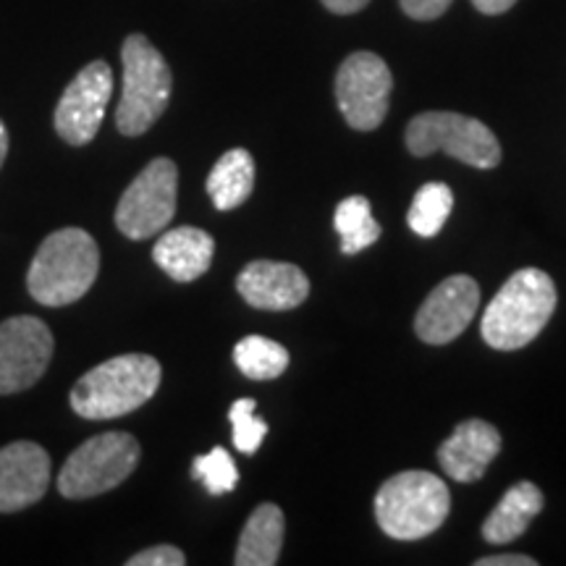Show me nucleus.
<instances>
[{
	"instance_id": "1",
	"label": "nucleus",
	"mask_w": 566,
	"mask_h": 566,
	"mask_svg": "<svg viewBox=\"0 0 566 566\" xmlns=\"http://www.w3.org/2000/svg\"><path fill=\"white\" fill-rule=\"evenodd\" d=\"M163 378L150 354H122L92 367L71 388V409L84 420H116L153 399Z\"/></svg>"
},
{
	"instance_id": "2",
	"label": "nucleus",
	"mask_w": 566,
	"mask_h": 566,
	"mask_svg": "<svg viewBox=\"0 0 566 566\" xmlns=\"http://www.w3.org/2000/svg\"><path fill=\"white\" fill-rule=\"evenodd\" d=\"M101 273V250L84 229L53 231L34 254L27 289L45 307H66L90 292Z\"/></svg>"
},
{
	"instance_id": "3",
	"label": "nucleus",
	"mask_w": 566,
	"mask_h": 566,
	"mask_svg": "<svg viewBox=\"0 0 566 566\" xmlns=\"http://www.w3.org/2000/svg\"><path fill=\"white\" fill-rule=\"evenodd\" d=\"M556 283L548 273L522 268L488 304L480 334L493 349H522L546 328L556 310Z\"/></svg>"
},
{
	"instance_id": "4",
	"label": "nucleus",
	"mask_w": 566,
	"mask_h": 566,
	"mask_svg": "<svg viewBox=\"0 0 566 566\" xmlns=\"http://www.w3.org/2000/svg\"><path fill=\"white\" fill-rule=\"evenodd\" d=\"M451 509L449 488L433 472L407 470L386 480L375 495V520L394 541H420L443 525Z\"/></svg>"
},
{
	"instance_id": "5",
	"label": "nucleus",
	"mask_w": 566,
	"mask_h": 566,
	"mask_svg": "<svg viewBox=\"0 0 566 566\" xmlns=\"http://www.w3.org/2000/svg\"><path fill=\"white\" fill-rule=\"evenodd\" d=\"M124 92L116 108V126L124 137H139L166 113L174 76L158 48L145 34H129L122 48Z\"/></svg>"
},
{
	"instance_id": "6",
	"label": "nucleus",
	"mask_w": 566,
	"mask_h": 566,
	"mask_svg": "<svg viewBox=\"0 0 566 566\" xmlns=\"http://www.w3.org/2000/svg\"><path fill=\"white\" fill-rule=\"evenodd\" d=\"M139 441L129 433H101L84 441L59 472L63 499L82 501L118 488L139 464Z\"/></svg>"
},
{
	"instance_id": "7",
	"label": "nucleus",
	"mask_w": 566,
	"mask_h": 566,
	"mask_svg": "<svg viewBox=\"0 0 566 566\" xmlns=\"http://www.w3.org/2000/svg\"><path fill=\"white\" fill-rule=\"evenodd\" d=\"M407 150L424 158L433 153H449L467 166L495 168L501 163V145L495 134L478 118L451 111H428L415 116L407 126Z\"/></svg>"
},
{
	"instance_id": "8",
	"label": "nucleus",
	"mask_w": 566,
	"mask_h": 566,
	"mask_svg": "<svg viewBox=\"0 0 566 566\" xmlns=\"http://www.w3.org/2000/svg\"><path fill=\"white\" fill-rule=\"evenodd\" d=\"M179 168L171 158H155L122 195L116 208V226L132 242L160 233L176 216Z\"/></svg>"
},
{
	"instance_id": "9",
	"label": "nucleus",
	"mask_w": 566,
	"mask_h": 566,
	"mask_svg": "<svg viewBox=\"0 0 566 566\" xmlns=\"http://www.w3.org/2000/svg\"><path fill=\"white\" fill-rule=\"evenodd\" d=\"M394 90L391 69L370 51L352 53L336 74V103L346 124L357 132H373L384 124Z\"/></svg>"
},
{
	"instance_id": "10",
	"label": "nucleus",
	"mask_w": 566,
	"mask_h": 566,
	"mask_svg": "<svg viewBox=\"0 0 566 566\" xmlns=\"http://www.w3.org/2000/svg\"><path fill=\"white\" fill-rule=\"evenodd\" d=\"M53 334L40 317L17 315L0 323V396L32 388L53 359Z\"/></svg>"
},
{
	"instance_id": "11",
	"label": "nucleus",
	"mask_w": 566,
	"mask_h": 566,
	"mask_svg": "<svg viewBox=\"0 0 566 566\" xmlns=\"http://www.w3.org/2000/svg\"><path fill=\"white\" fill-rule=\"evenodd\" d=\"M113 95V71L105 61H92L63 90L55 108V132L69 145H90L101 132Z\"/></svg>"
},
{
	"instance_id": "12",
	"label": "nucleus",
	"mask_w": 566,
	"mask_h": 566,
	"mask_svg": "<svg viewBox=\"0 0 566 566\" xmlns=\"http://www.w3.org/2000/svg\"><path fill=\"white\" fill-rule=\"evenodd\" d=\"M480 286L470 275H451L438 283L417 310L415 331L424 344H449L464 334L478 313Z\"/></svg>"
},
{
	"instance_id": "13",
	"label": "nucleus",
	"mask_w": 566,
	"mask_h": 566,
	"mask_svg": "<svg viewBox=\"0 0 566 566\" xmlns=\"http://www.w3.org/2000/svg\"><path fill=\"white\" fill-rule=\"evenodd\" d=\"M51 485V457L40 443L17 441L0 449V514L38 504Z\"/></svg>"
},
{
	"instance_id": "14",
	"label": "nucleus",
	"mask_w": 566,
	"mask_h": 566,
	"mask_svg": "<svg viewBox=\"0 0 566 566\" xmlns=\"http://www.w3.org/2000/svg\"><path fill=\"white\" fill-rule=\"evenodd\" d=\"M237 292L258 310H294L310 296V279L292 263L254 260L239 273Z\"/></svg>"
},
{
	"instance_id": "15",
	"label": "nucleus",
	"mask_w": 566,
	"mask_h": 566,
	"mask_svg": "<svg viewBox=\"0 0 566 566\" xmlns=\"http://www.w3.org/2000/svg\"><path fill=\"white\" fill-rule=\"evenodd\" d=\"M501 433L491 422L467 420L438 449V462L457 483H478L488 464L499 457Z\"/></svg>"
},
{
	"instance_id": "16",
	"label": "nucleus",
	"mask_w": 566,
	"mask_h": 566,
	"mask_svg": "<svg viewBox=\"0 0 566 566\" xmlns=\"http://www.w3.org/2000/svg\"><path fill=\"white\" fill-rule=\"evenodd\" d=\"M216 242L208 231L195 226H179L166 231L153 247V260L168 279L189 283L210 271Z\"/></svg>"
},
{
	"instance_id": "17",
	"label": "nucleus",
	"mask_w": 566,
	"mask_h": 566,
	"mask_svg": "<svg viewBox=\"0 0 566 566\" xmlns=\"http://www.w3.org/2000/svg\"><path fill=\"white\" fill-rule=\"evenodd\" d=\"M543 493L541 488L530 480H522L514 488H509L499 506L488 514L483 522V537L493 546H504L512 543L530 527V522L541 514Z\"/></svg>"
},
{
	"instance_id": "18",
	"label": "nucleus",
	"mask_w": 566,
	"mask_h": 566,
	"mask_svg": "<svg viewBox=\"0 0 566 566\" xmlns=\"http://www.w3.org/2000/svg\"><path fill=\"white\" fill-rule=\"evenodd\" d=\"M283 512L275 504L258 506L247 520L239 537L237 556L233 564L237 566H273L279 564L281 546H283Z\"/></svg>"
},
{
	"instance_id": "19",
	"label": "nucleus",
	"mask_w": 566,
	"mask_h": 566,
	"mask_svg": "<svg viewBox=\"0 0 566 566\" xmlns=\"http://www.w3.org/2000/svg\"><path fill=\"white\" fill-rule=\"evenodd\" d=\"M208 195L212 205L221 212H229L250 200L254 189V160L252 155L237 147L229 150L212 166L208 176Z\"/></svg>"
},
{
	"instance_id": "20",
	"label": "nucleus",
	"mask_w": 566,
	"mask_h": 566,
	"mask_svg": "<svg viewBox=\"0 0 566 566\" xmlns=\"http://www.w3.org/2000/svg\"><path fill=\"white\" fill-rule=\"evenodd\" d=\"M334 226L342 237V252L357 254L378 242L380 226L375 221L370 202L367 197H346V200L336 208Z\"/></svg>"
},
{
	"instance_id": "21",
	"label": "nucleus",
	"mask_w": 566,
	"mask_h": 566,
	"mask_svg": "<svg viewBox=\"0 0 566 566\" xmlns=\"http://www.w3.org/2000/svg\"><path fill=\"white\" fill-rule=\"evenodd\" d=\"M233 363L250 380H275L286 373L289 352L265 336H247L233 346Z\"/></svg>"
},
{
	"instance_id": "22",
	"label": "nucleus",
	"mask_w": 566,
	"mask_h": 566,
	"mask_svg": "<svg viewBox=\"0 0 566 566\" xmlns=\"http://www.w3.org/2000/svg\"><path fill=\"white\" fill-rule=\"evenodd\" d=\"M451 208H454V192H451L446 184H424V187L417 189L412 208H409V229H412L417 237L433 239L441 233L446 218L451 216Z\"/></svg>"
},
{
	"instance_id": "23",
	"label": "nucleus",
	"mask_w": 566,
	"mask_h": 566,
	"mask_svg": "<svg viewBox=\"0 0 566 566\" xmlns=\"http://www.w3.org/2000/svg\"><path fill=\"white\" fill-rule=\"evenodd\" d=\"M192 475L200 480V483L205 485V491L212 495L231 493L233 488L239 485L237 464H233L231 454L226 449H221V446H216L210 454L195 459Z\"/></svg>"
},
{
	"instance_id": "24",
	"label": "nucleus",
	"mask_w": 566,
	"mask_h": 566,
	"mask_svg": "<svg viewBox=\"0 0 566 566\" xmlns=\"http://www.w3.org/2000/svg\"><path fill=\"white\" fill-rule=\"evenodd\" d=\"M254 409H258L254 399H237L229 409V420L233 424V446L242 454H254L268 436V422L260 420Z\"/></svg>"
},
{
	"instance_id": "25",
	"label": "nucleus",
	"mask_w": 566,
	"mask_h": 566,
	"mask_svg": "<svg viewBox=\"0 0 566 566\" xmlns=\"http://www.w3.org/2000/svg\"><path fill=\"white\" fill-rule=\"evenodd\" d=\"M129 566H184L187 564V556H184L181 548L176 546H153L147 551H139L137 556H132Z\"/></svg>"
},
{
	"instance_id": "26",
	"label": "nucleus",
	"mask_w": 566,
	"mask_h": 566,
	"mask_svg": "<svg viewBox=\"0 0 566 566\" xmlns=\"http://www.w3.org/2000/svg\"><path fill=\"white\" fill-rule=\"evenodd\" d=\"M399 3L409 19L430 21V19L443 17L454 0H399Z\"/></svg>"
},
{
	"instance_id": "27",
	"label": "nucleus",
	"mask_w": 566,
	"mask_h": 566,
	"mask_svg": "<svg viewBox=\"0 0 566 566\" xmlns=\"http://www.w3.org/2000/svg\"><path fill=\"white\" fill-rule=\"evenodd\" d=\"M537 562L533 556L525 554H501V556H485L478 558L475 566H535Z\"/></svg>"
},
{
	"instance_id": "28",
	"label": "nucleus",
	"mask_w": 566,
	"mask_h": 566,
	"mask_svg": "<svg viewBox=\"0 0 566 566\" xmlns=\"http://www.w3.org/2000/svg\"><path fill=\"white\" fill-rule=\"evenodd\" d=\"M367 3H370V0H323L325 9L331 13H342V17H346V13L363 11Z\"/></svg>"
},
{
	"instance_id": "29",
	"label": "nucleus",
	"mask_w": 566,
	"mask_h": 566,
	"mask_svg": "<svg viewBox=\"0 0 566 566\" xmlns=\"http://www.w3.org/2000/svg\"><path fill=\"white\" fill-rule=\"evenodd\" d=\"M516 0H472V6L480 13H488V17H499V13H506Z\"/></svg>"
},
{
	"instance_id": "30",
	"label": "nucleus",
	"mask_w": 566,
	"mask_h": 566,
	"mask_svg": "<svg viewBox=\"0 0 566 566\" xmlns=\"http://www.w3.org/2000/svg\"><path fill=\"white\" fill-rule=\"evenodd\" d=\"M6 155H9V129H6V124L0 122V168H3Z\"/></svg>"
}]
</instances>
